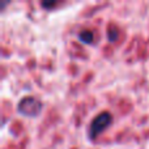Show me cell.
I'll use <instances>...</instances> for the list:
<instances>
[{
	"instance_id": "1",
	"label": "cell",
	"mask_w": 149,
	"mask_h": 149,
	"mask_svg": "<svg viewBox=\"0 0 149 149\" xmlns=\"http://www.w3.org/2000/svg\"><path fill=\"white\" fill-rule=\"evenodd\" d=\"M111 120H113V116H111V114L109 111H101V113H98L89 123V128H88L89 137L95 139L103 130L110 126Z\"/></svg>"
},
{
	"instance_id": "2",
	"label": "cell",
	"mask_w": 149,
	"mask_h": 149,
	"mask_svg": "<svg viewBox=\"0 0 149 149\" xmlns=\"http://www.w3.org/2000/svg\"><path fill=\"white\" fill-rule=\"evenodd\" d=\"M20 102L24 103V105H28V109L22 111V114H25V115H28V116L37 115V114H39V111H41V109H42V105L33 97H25V98H22Z\"/></svg>"
},
{
	"instance_id": "3",
	"label": "cell",
	"mask_w": 149,
	"mask_h": 149,
	"mask_svg": "<svg viewBox=\"0 0 149 149\" xmlns=\"http://www.w3.org/2000/svg\"><path fill=\"white\" fill-rule=\"evenodd\" d=\"M77 37H79V39L81 42H84V43H92V41H93V33L89 30H81Z\"/></svg>"
}]
</instances>
